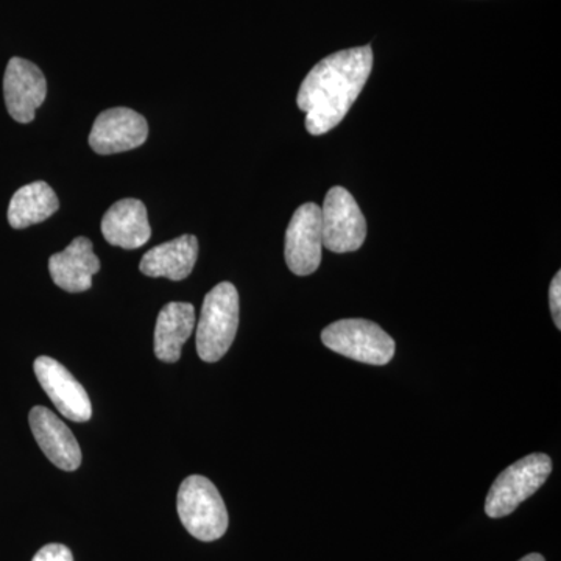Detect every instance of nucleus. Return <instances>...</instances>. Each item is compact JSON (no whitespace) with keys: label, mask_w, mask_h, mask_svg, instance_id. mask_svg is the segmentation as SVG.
I'll use <instances>...</instances> for the list:
<instances>
[{"label":"nucleus","mask_w":561,"mask_h":561,"mask_svg":"<svg viewBox=\"0 0 561 561\" xmlns=\"http://www.w3.org/2000/svg\"><path fill=\"white\" fill-rule=\"evenodd\" d=\"M371 69L370 46L337 51L313 66L297 95L298 108L306 114V130L320 136L337 127L359 98Z\"/></svg>","instance_id":"obj_1"},{"label":"nucleus","mask_w":561,"mask_h":561,"mask_svg":"<svg viewBox=\"0 0 561 561\" xmlns=\"http://www.w3.org/2000/svg\"><path fill=\"white\" fill-rule=\"evenodd\" d=\"M239 328V294L231 283L208 291L197 324V353L202 360H220L234 342Z\"/></svg>","instance_id":"obj_2"},{"label":"nucleus","mask_w":561,"mask_h":561,"mask_svg":"<svg viewBox=\"0 0 561 561\" xmlns=\"http://www.w3.org/2000/svg\"><path fill=\"white\" fill-rule=\"evenodd\" d=\"M176 511L184 529L201 541H216L228 530L227 505L208 478L190 476L176 494Z\"/></svg>","instance_id":"obj_3"},{"label":"nucleus","mask_w":561,"mask_h":561,"mask_svg":"<svg viewBox=\"0 0 561 561\" xmlns=\"http://www.w3.org/2000/svg\"><path fill=\"white\" fill-rule=\"evenodd\" d=\"M552 472L551 457L537 453L515 461L497 476L485 501L490 518L512 515L524 501L545 485Z\"/></svg>","instance_id":"obj_4"},{"label":"nucleus","mask_w":561,"mask_h":561,"mask_svg":"<svg viewBox=\"0 0 561 561\" xmlns=\"http://www.w3.org/2000/svg\"><path fill=\"white\" fill-rule=\"evenodd\" d=\"M321 342L348 359L387 365L394 356L393 339L379 324L364 319L339 320L324 328Z\"/></svg>","instance_id":"obj_5"},{"label":"nucleus","mask_w":561,"mask_h":561,"mask_svg":"<svg viewBox=\"0 0 561 561\" xmlns=\"http://www.w3.org/2000/svg\"><path fill=\"white\" fill-rule=\"evenodd\" d=\"M321 238L323 247L332 253H351L364 245L367 238V221L354 201L343 187H332L321 208Z\"/></svg>","instance_id":"obj_6"},{"label":"nucleus","mask_w":561,"mask_h":561,"mask_svg":"<svg viewBox=\"0 0 561 561\" xmlns=\"http://www.w3.org/2000/svg\"><path fill=\"white\" fill-rule=\"evenodd\" d=\"M321 250V208L316 203H306L295 210L287 227L284 243L287 267L298 276L312 275L320 267Z\"/></svg>","instance_id":"obj_7"},{"label":"nucleus","mask_w":561,"mask_h":561,"mask_svg":"<svg viewBox=\"0 0 561 561\" xmlns=\"http://www.w3.org/2000/svg\"><path fill=\"white\" fill-rule=\"evenodd\" d=\"M33 370L41 387L62 416L76 423L91 420L90 397L65 365L51 357L41 356L33 364Z\"/></svg>","instance_id":"obj_8"},{"label":"nucleus","mask_w":561,"mask_h":561,"mask_svg":"<svg viewBox=\"0 0 561 561\" xmlns=\"http://www.w3.org/2000/svg\"><path fill=\"white\" fill-rule=\"evenodd\" d=\"M47 95V81L38 66L24 58H11L3 77V98L10 116L31 124Z\"/></svg>","instance_id":"obj_9"},{"label":"nucleus","mask_w":561,"mask_h":561,"mask_svg":"<svg viewBox=\"0 0 561 561\" xmlns=\"http://www.w3.org/2000/svg\"><path fill=\"white\" fill-rule=\"evenodd\" d=\"M149 136L146 117L130 108H111L99 114L90 135L91 149L99 154L138 149Z\"/></svg>","instance_id":"obj_10"},{"label":"nucleus","mask_w":561,"mask_h":561,"mask_svg":"<svg viewBox=\"0 0 561 561\" xmlns=\"http://www.w3.org/2000/svg\"><path fill=\"white\" fill-rule=\"evenodd\" d=\"M33 437L47 459L62 471L79 470L81 449L69 427L54 412L36 405L28 415Z\"/></svg>","instance_id":"obj_11"},{"label":"nucleus","mask_w":561,"mask_h":561,"mask_svg":"<svg viewBox=\"0 0 561 561\" xmlns=\"http://www.w3.org/2000/svg\"><path fill=\"white\" fill-rule=\"evenodd\" d=\"M101 271V260L95 256L94 247L87 238H77L49 261L51 279L69 294L91 289L92 276Z\"/></svg>","instance_id":"obj_12"},{"label":"nucleus","mask_w":561,"mask_h":561,"mask_svg":"<svg viewBox=\"0 0 561 561\" xmlns=\"http://www.w3.org/2000/svg\"><path fill=\"white\" fill-rule=\"evenodd\" d=\"M102 232L106 242L121 249L136 250L146 245L151 236L146 205L136 198L114 203L103 216Z\"/></svg>","instance_id":"obj_13"},{"label":"nucleus","mask_w":561,"mask_h":561,"mask_svg":"<svg viewBox=\"0 0 561 561\" xmlns=\"http://www.w3.org/2000/svg\"><path fill=\"white\" fill-rule=\"evenodd\" d=\"M197 257V238L184 234L147 251L140 260L139 271L150 278L186 279L194 271Z\"/></svg>","instance_id":"obj_14"},{"label":"nucleus","mask_w":561,"mask_h":561,"mask_svg":"<svg viewBox=\"0 0 561 561\" xmlns=\"http://www.w3.org/2000/svg\"><path fill=\"white\" fill-rule=\"evenodd\" d=\"M195 328V309L191 302H169L161 309L154 328V354L161 362H179L181 348Z\"/></svg>","instance_id":"obj_15"},{"label":"nucleus","mask_w":561,"mask_h":561,"mask_svg":"<svg viewBox=\"0 0 561 561\" xmlns=\"http://www.w3.org/2000/svg\"><path fill=\"white\" fill-rule=\"evenodd\" d=\"M60 208L57 194L44 181L22 186L11 198L9 224L14 230H24L32 225L49 219Z\"/></svg>","instance_id":"obj_16"},{"label":"nucleus","mask_w":561,"mask_h":561,"mask_svg":"<svg viewBox=\"0 0 561 561\" xmlns=\"http://www.w3.org/2000/svg\"><path fill=\"white\" fill-rule=\"evenodd\" d=\"M32 561H73V556L65 545L51 542L41 548Z\"/></svg>","instance_id":"obj_17"},{"label":"nucleus","mask_w":561,"mask_h":561,"mask_svg":"<svg viewBox=\"0 0 561 561\" xmlns=\"http://www.w3.org/2000/svg\"><path fill=\"white\" fill-rule=\"evenodd\" d=\"M549 306H551L553 323L557 330H561V273L557 272L553 276L551 287H549Z\"/></svg>","instance_id":"obj_18"},{"label":"nucleus","mask_w":561,"mask_h":561,"mask_svg":"<svg viewBox=\"0 0 561 561\" xmlns=\"http://www.w3.org/2000/svg\"><path fill=\"white\" fill-rule=\"evenodd\" d=\"M519 561H546L545 557L540 556V553H529V556L524 557V559Z\"/></svg>","instance_id":"obj_19"}]
</instances>
